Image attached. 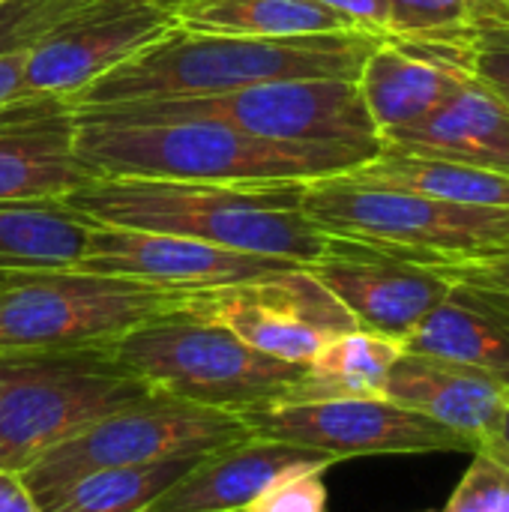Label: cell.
Instances as JSON below:
<instances>
[{
  "label": "cell",
  "instance_id": "obj_1",
  "mask_svg": "<svg viewBox=\"0 0 509 512\" xmlns=\"http://www.w3.org/2000/svg\"><path fill=\"white\" fill-rule=\"evenodd\" d=\"M75 153L96 177L192 183H312L348 174L375 150L288 144L204 117H132L75 111Z\"/></svg>",
  "mask_w": 509,
  "mask_h": 512
},
{
  "label": "cell",
  "instance_id": "obj_2",
  "mask_svg": "<svg viewBox=\"0 0 509 512\" xmlns=\"http://www.w3.org/2000/svg\"><path fill=\"white\" fill-rule=\"evenodd\" d=\"M303 186L306 183L291 180L192 183L96 177L93 183L63 195V201L102 225L177 234L309 267L327 252L330 234L303 213Z\"/></svg>",
  "mask_w": 509,
  "mask_h": 512
},
{
  "label": "cell",
  "instance_id": "obj_3",
  "mask_svg": "<svg viewBox=\"0 0 509 512\" xmlns=\"http://www.w3.org/2000/svg\"><path fill=\"white\" fill-rule=\"evenodd\" d=\"M384 36L363 30L315 36H228L174 24L135 57L96 78L72 99L75 111L153 99L219 96L267 81L348 78L357 81L366 57Z\"/></svg>",
  "mask_w": 509,
  "mask_h": 512
},
{
  "label": "cell",
  "instance_id": "obj_4",
  "mask_svg": "<svg viewBox=\"0 0 509 512\" xmlns=\"http://www.w3.org/2000/svg\"><path fill=\"white\" fill-rule=\"evenodd\" d=\"M303 213L330 237L444 267L509 252V207L459 204L336 174L303 186Z\"/></svg>",
  "mask_w": 509,
  "mask_h": 512
},
{
  "label": "cell",
  "instance_id": "obj_5",
  "mask_svg": "<svg viewBox=\"0 0 509 512\" xmlns=\"http://www.w3.org/2000/svg\"><path fill=\"white\" fill-rule=\"evenodd\" d=\"M150 393L105 348L0 351V468L21 474L66 438Z\"/></svg>",
  "mask_w": 509,
  "mask_h": 512
},
{
  "label": "cell",
  "instance_id": "obj_6",
  "mask_svg": "<svg viewBox=\"0 0 509 512\" xmlns=\"http://www.w3.org/2000/svg\"><path fill=\"white\" fill-rule=\"evenodd\" d=\"M105 351L153 390L228 414L276 405L303 375V366L273 360L186 309L135 327Z\"/></svg>",
  "mask_w": 509,
  "mask_h": 512
},
{
  "label": "cell",
  "instance_id": "obj_7",
  "mask_svg": "<svg viewBox=\"0 0 509 512\" xmlns=\"http://www.w3.org/2000/svg\"><path fill=\"white\" fill-rule=\"evenodd\" d=\"M186 294L78 267L21 270L0 285V351L105 348L183 309Z\"/></svg>",
  "mask_w": 509,
  "mask_h": 512
},
{
  "label": "cell",
  "instance_id": "obj_8",
  "mask_svg": "<svg viewBox=\"0 0 509 512\" xmlns=\"http://www.w3.org/2000/svg\"><path fill=\"white\" fill-rule=\"evenodd\" d=\"M246 438H252V432L240 414L192 405L153 390L147 399L117 408L48 450L39 462L21 471V480L42 510L87 474L210 453Z\"/></svg>",
  "mask_w": 509,
  "mask_h": 512
},
{
  "label": "cell",
  "instance_id": "obj_9",
  "mask_svg": "<svg viewBox=\"0 0 509 512\" xmlns=\"http://www.w3.org/2000/svg\"><path fill=\"white\" fill-rule=\"evenodd\" d=\"M84 111L132 117H204L270 141L345 144L381 153V135L363 105L357 81L348 78H291L219 96L153 99Z\"/></svg>",
  "mask_w": 509,
  "mask_h": 512
},
{
  "label": "cell",
  "instance_id": "obj_10",
  "mask_svg": "<svg viewBox=\"0 0 509 512\" xmlns=\"http://www.w3.org/2000/svg\"><path fill=\"white\" fill-rule=\"evenodd\" d=\"M183 309L228 327L255 351L294 366L312 363L336 336L357 330L351 312L309 267L189 291Z\"/></svg>",
  "mask_w": 509,
  "mask_h": 512
},
{
  "label": "cell",
  "instance_id": "obj_11",
  "mask_svg": "<svg viewBox=\"0 0 509 512\" xmlns=\"http://www.w3.org/2000/svg\"><path fill=\"white\" fill-rule=\"evenodd\" d=\"M252 438L330 453L336 462L402 453H471L474 441L384 396L282 402L240 414Z\"/></svg>",
  "mask_w": 509,
  "mask_h": 512
},
{
  "label": "cell",
  "instance_id": "obj_12",
  "mask_svg": "<svg viewBox=\"0 0 509 512\" xmlns=\"http://www.w3.org/2000/svg\"><path fill=\"white\" fill-rule=\"evenodd\" d=\"M174 24V6L159 0H81L27 48L24 90L72 102Z\"/></svg>",
  "mask_w": 509,
  "mask_h": 512
},
{
  "label": "cell",
  "instance_id": "obj_13",
  "mask_svg": "<svg viewBox=\"0 0 509 512\" xmlns=\"http://www.w3.org/2000/svg\"><path fill=\"white\" fill-rule=\"evenodd\" d=\"M309 270L351 312L357 330L396 342H405L453 288L435 267L339 237H330Z\"/></svg>",
  "mask_w": 509,
  "mask_h": 512
},
{
  "label": "cell",
  "instance_id": "obj_14",
  "mask_svg": "<svg viewBox=\"0 0 509 512\" xmlns=\"http://www.w3.org/2000/svg\"><path fill=\"white\" fill-rule=\"evenodd\" d=\"M291 267L300 264L282 258L246 255L177 234H156V231L102 225V222H96L87 252L78 264V270L87 273L138 279L174 291L222 288V285L282 273Z\"/></svg>",
  "mask_w": 509,
  "mask_h": 512
},
{
  "label": "cell",
  "instance_id": "obj_15",
  "mask_svg": "<svg viewBox=\"0 0 509 512\" xmlns=\"http://www.w3.org/2000/svg\"><path fill=\"white\" fill-rule=\"evenodd\" d=\"M75 108L63 96H24L0 108V201L63 198L96 174L75 153Z\"/></svg>",
  "mask_w": 509,
  "mask_h": 512
},
{
  "label": "cell",
  "instance_id": "obj_16",
  "mask_svg": "<svg viewBox=\"0 0 509 512\" xmlns=\"http://www.w3.org/2000/svg\"><path fill=\"white\" fill-rule=\"evenodd\" d=\"M339 465L330 453L246 438L204 453L144 512H243L270 486Z\"/></svg>",
  "mask_w": 509,
  "mask_h": 512
},
{
  "label": "cell",
  "instance_id": "obj_17",
  "mask_svg": "<svg viewBox=\"0 0 509 512\" xmlns=\"http://www.w3.org/2000/svg\"><path fill=\"white\" fill-rule=\"evenodd\" d=\"M384 399L471 438L477 447L480 438L498 429L509 405V384L483 369L402 351L387 375Z\"/></svg>",
  "mask_w": 509,
  "mask_h": 512
},
{
  "label": "cell",
  "instance_id": "obj_18",
  "mask_svg": "<svg viewBox=\"0 0 509 512\" xmlns=\"http://www.w3.org/2000/svg\"><path fill=\"white\" fill-rule=\"evenodd\" d=\"M381 150L509 171V105L468 75L423 120L381 135Z\"/></svg>",
  "mask_w": 509,
  "mask_h": 512
},
{
  "label": "cell",
  "instance_id": "obj_19",
  "mask_svg": "<svg viewBox=\"0 0 509 512\" xmlns=\"http://www.w3.org/2000/svg\"><path fill=\"white\" fill-rule=\"evenodd\" d=\"M402 348L483 369L509 384V294L453 282Z\"/></svg>",
  "mask_w": 509,
  "mask_h": 512
},
{
  "label": "cell",
  "instance_id": "obj_20",
  "mask_svg": "<svg viewBox=\"0 0 509 512\" xmlns=\"http://www.w3.org/2000/svg\"><path fill=\"white\" fill-rule=\"evenodd\" d=\"M465 78L468 72L453 63L414 51L396 39H381L357 75V90L378 135H387L423 120L456 93Z\"/></svg>",
  "mask_w": 509,
  "mask_h": 512
},
{
  "label": "cell",
  "instance_id": "obj_21",
  "mask_svg": "<svg viewBox=\"0 0 509 512\" xmlns=\"http://www.w3.org/2000/svg\"><path fill=\"white\" fill-rule=\"evenodd\" d=\"M93 228L63 198L0 201V270L78 267Z\"/></svg>",
  "mask_w": 509,
  "mask_h": 512
},
{
  "label": "cell",
  "instance_id": "obj_22",
  "mask_svg": "<svg viewBox=\"0 0 509 512\" xmlns=\"http://www.w3.org/2000/svg\"><path fill=\"white\" fill-rule=\"evenodd\" d=\"M402 351V342L387 336H375L366 330L342 333L312 363L303 366L300 381L276 405L384 396L387 375Z\"/></svg>",
  "mask_w": 509,
  "mask_h": 512
},
{
  "label": "cell",
  "instance_id": "obj_23",
  "mask_svg": "<svg viewBox=\"0 0 509 512\" xmlns=\"http://www.w3.org/2000/svg\"><path fill=\"white\" fill-rule=\"evenodd\" d=\"M174 21L186 30L228 36H315L354 30L318 0H180Z\"/></svg>",
  "mask_w": 509,
  "mask_h": 512
},
{
  "label": "cell",
  "instance_id": "obj_24",
  "mask_svg": "<svg viewBox=\"0 0 509 512\" xmlns=\"http://www.w3.org/2000/svg\"><path fill=\"white\" fill-rule=\"evenodd\" d=\"M354 180L378 183L390 189L420 192L459 204H486V207H509V171L477 168L447 159H423L381 150L366 165L348 171Z\"/></svg>",
  "mask_w": 509,
  "mask_h": 512
},
{
  "label": "cell",
  "instance_id": "obj_25",
  "mask_svg": "<svg viewBox=\"0 0 509 512\" xmlns=\"http://www.w3.org/2000/svg\"><path fill=\"white\" fill-rule=\"evenodd\" d=\"M213 453V450H210ZM204 453L171 456L150 465L105 468L75 480L42 512H144L171 483H177Z\"/></svg>",
  "mask_w": 509,
  "mask_h": 512
},
{
  "label": "cell",
  "instance_id": "obj_26",
  "mask_svg": "<svg viewBox=\"0 0 509 512\" xmlns=\"http://www.w3.org/2000/svg\"><path fill=\"white\" fill-rule=\"evenodd\" d=\"M480 0H387V36L402 42H441L471 30Z\"/></svg>",
  "mask_w": 509,
  "mask_h": 512
},
{
  "label": "cell",
  "instance_id": "obj_27",
  "mask_svg": "<svg viewBox=\"0 0 509 512\" xmlns=\"http://www.w3.org/2000/svg\"><path fill=\"white\" fill-rule=\"evenodd\" d=\"M444 512H509V450L495 435L471 450V468Z\"/></svg>",
  "mask_w": 509,
  "mask_h": 512
},
{
  "label": "cell",
  "instance_id": "obj_28",
  "mask_svg": "<svg viewBox=\"0 0 509 512\" xmlns=\"http://www.w3.org/2000/svg\"><path fill=\"white\" fill-rule=\"evenodd\" d=\"M441 42H453L462 69L483 87H489L504 105H509V39L489 36L480 30H465Z\"/></svg>",
  "mask_w": 509,
  "mask_h": 512
},
{
  "label": "cell",
  "instance_id": "obj_29",
  "mask_svg": "<svg viewBox=\"0 0 509 512\" xmlns=\"http://www.w3.org/2000/svg\"><path fill=\"white\" fill-rule=\"evenodd\" d=\"M81 0H6L0 3V54L30 48Z\"/></svg>",
  "mask_w": 509,
  "mask_h": 512
},
{
  "label": "cell",
  "instance_id": "obj_30",
  "mask_svg": "<svg viewBox=\"0 0 509 512\" xmlns=\"http://www.w3.org/2000/svg\"><path fill=\"white\" fill-rule=\"evenodd\" d=\"M243 512H327L324 471H306L270 486Z\"/></svg>",
  "mask_w": 509,
  "mask_h": 512
},
{
  "label": "cell",
  "instance_id": "obj_31",
  "mask_svg": "<svg viewBox=\"0 0 509 512\" xmlns=\"http://www.w3.org/2000/svg\"><path fill=\"white\" fill-rule=\"evenodd\" d=\"M441 276H447L450 282H462V285H477V288H492V291H504L509 294V252L507 255H495V258H480V261H459V264H444L435 267Z\"/></svg>",
  "mask_w": 509,
  "mask_h": 512
},
{
  "label": "cell",
  "instance_id": "obj_32",
  "mask_svg": "<svg viewBox=\"0 0 509 512\" xmlns=\"http://www.w3.org/2000/svg\"><path fill=\"white\" fill-rule=\"evenodd\" d=\"M318 3L336 12L354 30L387 36V0H318Z\"/></svg>",
  "mask_w": 509,
  "mask_h": 512
},
{
  "label": "cell",
  "instance_id": "obj_33",
  "mask_svg": "<svg viewBox=\"0 0 509 512\" xmlns=\"http://www.w3.org/2000/svg\"><path fill=\"white\" fill-rule=\"evenodd\" d=\"M24 63H27V48L0 54V108L27 96V90H24Z\"/></svg>",
  "mask_w": 509,
  "mask_h": 512
},
{
  "label": "cell",
  "instance_id": "obj_34",
  "mask_svg": "<svg viewBox=\"0 0 509 512\" xmlns=\"http://www.w3.org/2000/svg\"><path fill=\"white\" fill-rule=\"evenodd\" d=\"M0 512H42L27 492L21 474L0 468Z\"/></svg>",
  "mask_w": 509,
  "mask_h": 512
},
{
  "label": "cell",
  "instance_id": "obj_35",
  "mask_svg": "<svg viewBox=\"0 0 509 512\" xmlns=\"http://www.w3.org/2000/svg\"><path fill=\"white\" fill-rule=\"evenodd\" d=\"M471 30L509 39V0H480Z\"/></svg>",
  "mask_w": 509,
  "mask_h": 512
},
{
  "label": "cell",
  "instance_id": "obj_36",
  "mask_svg": "<svg viewBox=\"0 0 509 512\" xmlns=\"http://www.w3.org/2000/svg\"><path fill=\"white\" fill-rule=\"evenodd\" d=\"M492 435H495V438H498V441H501V444H504V447L509 450V405H507V411L501 414V420H498V429H495Z\"/></svg>",
  "mask_w": 509,
  "mask_h": 512
},
{
  "label": "cell",
  "instance_id": "obj_37",
  "mask_svg": "<svg viewBox=\"0 0 509 512\" xmlns=\"http://www.w3.org/2000/svg\"><path fill=\"white\" fill-rule=\"evenodd\" d=\"M15 273H21V270H0V285H6Z\"/></svg>",
  "mask_w": 509,
  "mask_h": 512
},
{
  "label": "cell",
  "instance_id": "obj_38",
  "mask_svg": "<svg viewBox=\"0 0 509 512\" xmlns=\"http://www.w3.org/2000/svg\"><path fill=\"white\" fill-rule=\"evenodd\" d=\"M159 3H168V6H177L180 0H159Z\"/></svg>",
  "mask_w": 509,
  "mask_h": 512
},
{
  "label": "cell",
  "instance_id": "obj_39",
  "mask_svg": "<svg viewBox=\"0 0 509 512\" xmlns=\"http://www.w3.org/2000/svg\"><path fill=\"white\" fill-rule=\"evenodd\" d=\"M0 3H6V0H0Z\"/></svg>",
  "mask_w": 509,
  "mask_h": 512
}]
</instances>
